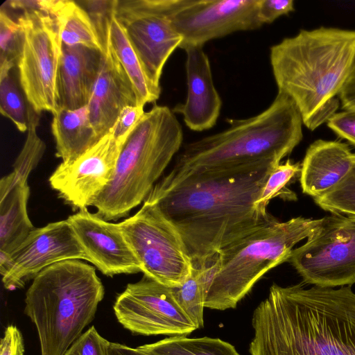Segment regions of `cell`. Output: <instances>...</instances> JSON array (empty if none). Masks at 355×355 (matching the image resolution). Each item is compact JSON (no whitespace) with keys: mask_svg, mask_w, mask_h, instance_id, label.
I'll list each match as a JSON object with an SVG mask.
<instances>
[{"mask_svg":"<svg viewBox=\"0 0 355 355\" xmlns=\"http://www.w3.org/2000/svg\"><path fill=\"white\" fill-rule=\"evenodd\" d=\"M279 164L263 162L162 179L146 200L176 230L193 268L208 267L221 249L273 218L255 203Z\"/></svg>","mask_w":355,"mask_h":355,"instance_id":"6da1fadb","label":"cell"},{"mask_svg":"<svg viewBox=\"0 0 355 355\" xmlns=\"http://www.w3.org/2000/svg\"><path fill=\"white\" fill-rule=\"evenodd\" d=\"M252 324L251 355H355V293L273 284Z\"/></svg>","mask_w":355,"mask_h":355,"instance_id":"7a4b0ae2","label":"cell"},{"mask_svg":"<svg viewBox=\"0 0 355 355\" xmlns=\"http://www.w3.org/2000/svg\"><path fill=\"white\" fill-rule=\"evenodd\" d=\"M278 92L289 96L311 130L334 114L338 95L355 63V31L301 30L270 47Z\"/></svg>","mask_w":355,"mask_h":355,"instance_id":"3957f363","label":"cell"},{"mask_svg":"<svg viewBox=\"0 0 355 355\" xmlns=\"http://www.w3.org/2000/svg\"><path fill=\"white\" fill-rule=\"evenodd\" d=\"M227 121L229 127L223 131L185 144L162 179L263 162L280 163L303 137L301 114L293 101L280 92L260 114Z\"/></svg>","mask_w":355,"mask_h":355,"instance_id":"277c9868","label":"cell"},{"mask_svg":"<svg viewBox=\"0 0 355 355\" xmlns=\"http://www.w3.org/2000/svg\"><path fill=\"white\" fill-rule=\"evenodd\" d=\"M33 279L24 312L36 327L41 355H64L94 320L104 286L96 269L78 259L54 263Z\"/></svg>","mask_w":355,"mask_h":355,"instance_id":"5b68a950","label":"cell"},{"mask_svg":"<svg viewBox=\"0 0 355 355\" xmlns=\"http://www.w3.org/2000/svg\"><path fill=\"white\" fill-rule=\"evenodd\" d=\"M182 141V126L168 107L145 112L123 145L110 182L92 203L96 214L107 221L128 216L146 200Z\"/></svg>","mask_w":355,"mask_h":355,"instance_id":"8992f818","label":"cell"},{"mask_svg":"<svg viewBox=\"0 0 355 355\" xmlns=\"http://www.w3.org/2000/svg\"><path fill=\"white\" fill-rule=\"evenodd\" d=\"M322 218L275 217L221 249L209 266L205 307L224 311L235 308L268 270L287 261L294 246L308 239Z\"/></svg>","mask_w":355,"mask_h":355,"instance_id":"52a82bcc","label":"cell"},{"mask_svg":"<svg viewBox=\"0 0 355 355\" xmlns=\"http://www.w3.org/2000/svg\"><path fill=\"white\" fill-rule=\"evenodd\" d=\"M17 16L23 45L17 64L20 85L38 114L59 109L57 76L62 51L60 26L52 10H22Z\"/></svg>","mask_w":355,"mask_h":355,"instance_id":"ba28073f","label":"cell"},{"mask_svg":"<svg viewBox=\"0 0 355 355\" xmlns=\"http://www.w3.org/2000/svg\"><path fill=\"white\" fill-rule=\"evenodd\" d=\"M144 275L168 287L180 286L193 263L176 230L153 202L144 200L132 216L118 223Z\"/></svg>","mask_w":355,"mask_h":355,"instance_id":"9c48e42d","label":"cell"},{"mask_svg":"<svg viewBox=\"0 0 355 355\" xmlns=\"http://www.w3.org/2000/svg\"><path fill=\"white\" fill-rule=\"evenodd\" d=\"M287 262L304 283L323 287L355 283V216L331 214Z\"/></svg>","mask_w":355,"mask_h":355,"instance_id":"30bf717a","label":"cell"},{"mask_svg":"<svg viewBox=\"0 0 355 355\" xmlns=\"http://www.w3.org/2000/svg\"><path fill=\"white\" fill-rule=\"evenodd\" d=\"M178 0H115L114 17L123 28L145 73L160 87L164 67L182 42L171 15Z\"/></svg>","mask_w":355,"mask_h":355,"instance_id":"8fae6325","label":"cell"},{"mask_svg":"<svg viewBox=\"0 0 355 355\" xmlns=\"http://www.w3.org/2000/svg\"><path fill=\"white\" fill-rule=\"evenodd\" d=\"M113 309L118 322L133 334L187 336L197 329L176 302L171 288L144 275L127 285Z\"/></svg>","mask_w":355,"mask_h":355,"instance_id":"7c38bea8","label":"cell"},{"mask_svg":"<svg viewBox=\"0 0 355 355\" xmlns=\"http://www.w3.org/2000/svg\"><path fill=\"white\" fill-rule=\"evenodd\" d=\"M260 0H178L171 15L182 36L179 48L203 46L211 40L263 26L259 16Z\"/></svg>","mask_w":355,"mask_h":355,"instance_id":"4fadbf2b","label":"cell"},{"mask_svg":"<svg viewBox=\"0 0 355 355\" xmlns=\"http://www.w3.org/2000/svg\"><path fill=\"white\" fill-rule=\"evenodd\" d=\"M87 258L67 220L35 228L9 255L0 254V273L6 289L24 287L46 268L63 261Z\"/></svg>","mask_w":355,"mask_h":355,"instance_id":"5bb4252c","label":"cell"},{"mask_svg":"<svg viewBox=\"0 0 355 355\" xmlns=\"http://www.w3.org/2000/svg\"><path fill=\"white\" fill-rule=\"evenodd\" d=\"M125 141L110 130L73 162L59 164L49 178L51 187L74 209L92 206L110 182Z\"/></svg>","mask_w":355,"mask_h":355,"instance_id":"9a60e30c","label":"cell"},{"mask_svg":"<svg viewBox=\"0 0 355 355\" xmlns=\"http://www.w3.org/2000/svg\"><path fill=\"white\" fill-rule=\"evenodd\" d=\"M87 261L103 275L141 272V266L118 223H110L87 209L78 210L67 219Z\"/></svg>","mask_w":355,"mask_h":355,"instance_id":"2e32d148","label":"cell"},{"mask_svg":"<svg viewBox=\"0 0 355 355\" xmlns=\"http://www.w3.org/2000/svg\"><path fill=\"white\" fill-rule=\"evenodd\" d=\"M184 51L187 96L184 103L177 104L172 111L182 116L190 130H207L216 125L222 101L214 86L209 60L202 46H189Z\"/></svg>","mask_w":355,"mask_h":355,"instance_id":"e0dca14e","label":"cell"},{"mask_svg":"<svg viewBox=\"0 0 355 355\" xmlns=\"http://www.w3.org/2000/svg\"><path fill=\"white\" fill-rule=\"evenodd\" d=\"M131 105H138L134 88L110 44L103 53L99 73L87 105L99 139L110 132L121 110Z\"/></svg>","mask_w":355,"mask_h":355,"instance_id":"ac0fdd59","label":"cell"},{"mask_svg":"<svg viewBox=\"0 0 355 355\" xmlns=\"http://www.w3.org/2000/svg\"><path fill=\"white\" fill-rule=\"evenodd\" d=\"M102 58L103 53L97 50L62 45L57 76L60 108L73 110L88 105Z\"/></svg>","mask_w":355,"mask_h":355,"instance_id":"d6986e66","label":"cell"},{"mask_svg":"<svg viewBox=\"0 0 355 355\" xmlns=\"http://www.w3.org/2000/svg\"><path fill=\"white\" fill-rule=\"evenodd\" d=\"M355 153L338 141L318 139L307 148L301 164L302 192L316 198L337 185L350 171Z\"/></svg>","mask_w":355,"mask_h":355,"instance_id":"ffe728a7","label":"cell"},{"mask_svg":"<svg viewBox=\"0 0 355 355\" xmlns=\"http://www.w3.org/2000/svg\"><path fill=\"white\" fill-rule=\"evenodd\" d=\"M28 183L0 180V254L9 255L35 229L28 214Z\"/></svg>","mask_w":355,"mask_h":355,"instance_id":"44dd1931","label":"cell"},{"mask_svg":"<svg viewBox=\"0 0 355 355\" xmlns=\"http://www.w3.org/2000/svg\"><path fill=\"white\" fill-rule=\"evenodd\" d=\"M51 131L56 157L67 164L78 159L100 140L90 122L87 106L73 110L59 107L53 114Z\"/></svg>","mask_w":355,"mask_h":355,"instance_id":"7402d4cb","label":"cell"},{"mask_svg":"<svg viewBox=\"0 0 355 355\" xmlns=\"http://www.w3.org/2000/svg\"><path fill=\"white\" fill-rule=\"evenodd\" d=\"M110 44L131 82L137 96V105L144 107L146 103L155 102L159 98L161 88L155 87L147 78L134 49L114 14L110 26Z\"/></svg>","mask_w":355,"mask_h":355,"instance_id":"603a6c76","label":"cell"},{"mask_svg":"<svg viewBox=\"0 0 355 355\" xmlns=\"http://www.w3.org/2000/svg\"><path fill=\"white\" fill-rule=\"evenodd\" d=\"M55 15L60 26L62 44L83 46L103 53L95 25L83 7L73 1L58 0Z\"/></svg>","mask_w":355,"mask_h":355,"instance_id":"cb8c5ba5","label":"cell"},{"mask_svg":"<svg viewBox=\"0 0 355 355\" xmlns=\"http://www.w3.org/2000/svg\"><path fill=\"white\" fill-rule=\"evenodd\" d=\"M137 347L150 355H241L230 343L209 337L175 336Z\"/></svg>","mask_w":355,"mask_h":355,"instance_id":"d4e9b609","label":"cell"},{"mask_svg":"<svg viewBox=\"0 0 355 355\" xmlns=\"http://www.w3.org/2000/svg\"><path fill=\"white\" fill-rule=\"evenodd\" d=\"M207 272V267H193L182 284L171 287L176 302L197 329L204 327L203 311Z\"/></svg>","mask_w":355,"mask_h":355,"instance_id":"484cf974","label":"cell"},{"mask_svg":"<svg viewBox=\"0 0 355 355\" xmlns=\"http://www.w3.org/2000/svg\"><path fill=\"white\" fill-rule=\"evenodd\" d=\"M23 32L17 18L8 10L0 8V72L10 71L17 66L23 45Z\"/></svg>","mask_w":355,"mask_h":355,"instance_id":"4316f807","label":"cell"},{"mask_svg":"<svg viewBox=\"0 0 355 355\" xmlns=\"http://www.w3.org/2000/svg\"><path fill=\"white\" fill-rule=\"evenodd\" d=\"M313 199L324 211L355 216V162L348 174L337 185Z\"/></svg>","mask_w":355,"mask_h":355,"instance_id":"83f0119b","label":"cell"},{"mask_svg":"<svg viewBox=\"0 0 355 355\" xmlns=\"http://www.w3.org/2000/svg\"><path fill=\"white\" fill-rule=\"evenodd\" d=\"M0 111L20 132L28 130V109L10 71L0 72Z\"/></svg>","mask_w":355,"mask_h":355,"instance_id":"f1b7e54d","label":"cell"},{"mask_svg":"<svg viewBox=\"0 0 355 355\" xmlns=\"http://www.w3.org/2000/svg\"><path fill=\"white\" fill-rule=\"evenodd\" d=\"M300 170L301 164L298 162L293 163L289 159L275 167L255 203L257 209L262 213H266V207L269 202L277 196L288 197L289 199L295 198V196L291 191L286 189V186L300 172Z\"/></svg>","mask_w":355,"mask_h":355,"instance_id":"f546056e","label":"cell"},{"mask_svg":"<svg viewBox=\"0 0 355 355\" xmlns=\"http://www.w3.org/2000/svg\"><path fill=\"white\" fill-rule=\"evenodd\" d=\"M110 344L92 326L71 344L64 355H109Z\"/></svg>","mask_w":355,"mask_h":355,"instance_id":"4dcf8cb0","label":"cell"},{"mask_svg":"<svg viewBox=\"0 0 355 355\" xmlns=\"http://www.w3.org/2000/svg\"><path fill=\"white\" fill-rule=\"evenodd\" d=\"M144 112V106L125 107L111 130L114 137L117 139H127Z\"/></svg>","mask_w":355,"mask_h":355,"instance_id":"1f68e13d","label":"cell"},{"mask_svg":"<svg viewBox=\"0 0 355 355\" xmlns=\"http://www.w3.org/2000/svg\"><path fill=\"white\" fill-rule=\"evenodd\" d=\"M327 125L338 137L355 146V110L334 114L327 121Z\"/></svg>","mask_w":355,"mask_h":355,"instance_id":"d6a6232c","label":"cell"},{"mask_svg":"<svg viewBox=\"0 0 355 355\" xmlns=\"http://www.w3.org/2000/svg\"><path fill=\"white\" fill-rule=\"evenodd\" d=\"M294 10L293 0H260L259 16L263 24H271L278 17Z\"/></svg>","mask_w":355,"mask_h":355,"instance_id":"836d02e7","label":"cell"},{"mask_svg":"<svg viewBox=\"0 0 355 355\" xmlns=\"http://www.w3.org/2000/svg\"><path fill=\"white\" fill-rule=\"evenodd\" d=\"M24 344L22 334L15 325H8L0 342V355H24Z\"/></svg>","mask_w":355,"mask_h":355,"instance_id":"e575fe53","label":"cell"},{"mask_svg":"<svg viewBox=\"0 0 355 355\" xmlns=\"http://www.w3.org/2000/svg\"><path fill=\"white\" fill-rule=\"evenodd\" d=\"M338 96L344 110H355V63Z\"/></svg>","mask_w":355,"mask_h":355,"instance_id":"d590c367","label":"cell"},{"mask_svg":"<svg viewBox=\"0 0 355 355\" xmlns=\"http://www.w3.org/2000/svg\"><path fill=\"white\" fill-rule=\"evenodd\" d=\"M109 355H150L138 347L132 348L127 345L110 343L109 346Z\"/></svg>","mask_w":355,"mask_h":355,"instance_id":"8d00e7d4","label":"cell"}]
</instances>
